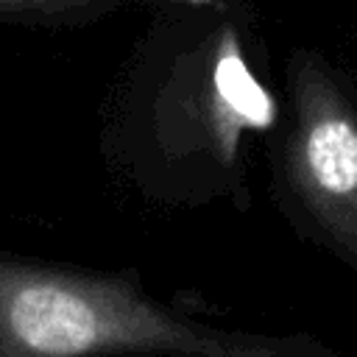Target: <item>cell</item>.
Here are the masks:
<instances>
[{
	"label": "cell",
	"mask_w": 357,
	"mask_h": 357,
	"mask_svg": "<svg viewBox=\"0 0 357 357\" xmlns=\"http://www.w3.org/2000/svg\"><path fill=\"white\" fill-rule=\"evenodd\" d=\"M0 357H340L307 332L223 329L148 293L137 271L0 251Z\"/></svg>",
	"instance_id": "obj_1"
},
{
	"label": "cell",
	"mask_w": 357,
	"mask_h": 357,
	"mask_svg": "<svg viewBox=\"0 0 357 357\" xmlns=\"http://www.w3.org/2000/svg\"><path fill=\"white\" fill-rule=\"evenodd\" d=\"M287 226L357 276V112L332 84H298L296 123L273 156Z\"/></svg>",
	"instance_id": "obj_2"
},
{
	"label": "cell",
	"mask_w": 357,
	"mask_h": 357,
	"mask_svg": "<svg viewBox=\"0 0 357 357\" xmlns=\"http://www.w3.org/2000/svg\"><path fill=\"white\" fill-rule=\"evenodd\" d=\"M192 3H212V0H192Z\"/></svg>",
	"instance_id": "obj_3"
}]
</instances>
